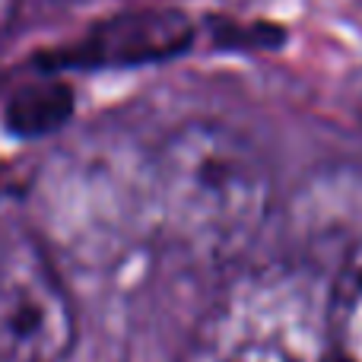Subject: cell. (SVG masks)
<instances>
[{"instance_id": "6da1fadb", "label": "cell", "mask_w": 362, "mask_h": 362, "mask_svg": "<svg viewBox=\"0 0 362 362\" xmlns=\"http://www.w3.org/2000/svg\"><path fill=\"white\" fill-rule=\"evenodd\" d=\"M146 175L159 226L197 255H235L274 200L264 153L223 121L197 118L169 131Z\"/></svg>"}, {"instance_id": "7a4b0ae2", "label": "cell", "mask_w": 362, "mask_h": 362, "mask_svg": "<svg viewBox=\"0 0 362 362\" xmlns=\"http://www.w3.org/2000/svg\"><path fill=\"white\" fill-rule=\"evenodd\" d=\"M327 283L299 264L242 274L206 312L185 362H325Z\"/></svg>"}, {"instance_id": "3957f363", "label": "cell", "mask_w": 362, "mask_h": 362, "mask_svg": "<svg viewBox=\"0 0 362 362\" xmlns=\"http://www.w3.org/2000/svg\"><path fill=\"white\" fill-rule=\"evenodd\" d=\"M76 344V312L45 242L0 223V362H61Z\"/></svg>"}, {"instance_id": "277c9868", "label": "cell", "mask_w": 362, "mask_h": 362, "mask_svg": "<svg viewBox=\"0 0 362 362\" xmlns=\"http://www.w3.org/2000/svg\"><path fill=\"white\" fill-rule=\"evenodd\" d=\"M191 38V25L178 13H140V16L112 19L99 29V38L89 45V51L102 61H140V57H163L178 51Z\"/></svg>"}, {"instance_id": "5b68a950", "label": "cell", "mask_w": 362, "mask_h": 362, "mask_svg": "<svg viewBox=\"0 0 362 362\" xmlns=\"http://www.w3.org/2000/svg\"><path fill=\"white\" fill-rule=\"evenodd\" d=\"M325 362H362V238L327 283Z\"/></svg>"}, {"instance_id": "8992f818", "label": "cell", "mask_w": 362, "mask_h": 362, "mask_svg": "<svg viewBox=\"0 0 362 362\" xmlns=\"http://www.w3.org/2000/svg\"><path fill=\"white\" fill-rule=\"evenodd\" d=\"M16 4L19 0H0V35H4L6 25H10L13 16H16Z\"/></svg>"}, {"instance_id": "52a82bcc", "label": "cell", "mask_w": 362, "mask_h": 362, "mask_svg": "<svg viewBox=\"0 0 362 362\" xmlns=\"http://www.w3.org/2000/svg\"><path fill=\"white\" fill-rule=\"evenodd\" d=\"M356 108L362 112V76H359V86H356Z\"/></svg>"}]
</instances>
